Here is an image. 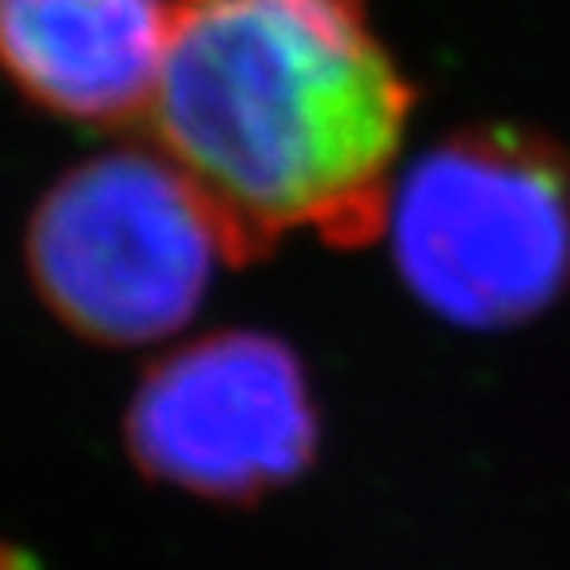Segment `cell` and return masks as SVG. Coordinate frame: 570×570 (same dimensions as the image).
Segmentation results:
<instances>
[{
	"label": "cell",
	"instance_id": "1",
	"mask_svg": "<svg viewBox=\"0 0 570 570\" xmlns=\"http://www.w3.org/2000/svg\"><path fill=\"white\" fill-rule=\"evenodd\" d=\"M412 83L368 0H175L155 147L223 214L242 254L289 234L384 226Z\"/></svg>",
	"mask_w": 570,
	"mask_h": 570
},
{
	"label": "cell",
	"instance_id": "2",
	"mask_svg": "<svg viewBox=\"0 0 570 570\" xmlns=\"http://www.w3.org/2000/svg\"><path fill=\"white\" fill-rule=\"evenodd\" d=\"M384 226L428 309L515 325L570 282V163L515 127L460 131L396 175Z\"/></svg>",
	"mask_w": 570,
	"mask_h": 570
},
{
	"label": "cell",
	"instance_id": "3",
	"mask_svg": "<svg viewBox=\"0 0 570 570\" xmlns=\"http://www.w3.org/2000/svg\"><path fill=\"white\" fill-rule=\"evenodd\" d=\"M226 258L242 249L223 214L159 147L71 167L36 206L28 238L40 297L99 345L183 330Z\"/></svg>",
	"mask_w": 570,
	"mask_h": 570
},
{
	"label": "cell",
	"instance_id": "4",
	"mask_svg": "<svg viewBox=\"0 0 570 570\" xmlns=\"http://www.w3.org/2000/svg\"><path fill=\"white\" fill-rule=\"evenodd\" d=\"M317 420L297 356L262 333H218L170 353L135 392L131 455L175 488L249 499L309 463Z\"/></svg>",
	"mask_w": 570,
	"mask_h": 570
},
{
	"label": "cell",
	"instance_id": "5",
	"mask_svg": "<svg viewBox=\"0 0 570 570\" xmlns=\"http://www.w3.org/2000/svg\"><path fill=\"white\" fill-rule=\"evenodd\" d=\"M175 0H0V71L71 124L147 119Z\"/></svg>",
	"mask_w": 570,
	"mask_h": 570
}]
</instances>
